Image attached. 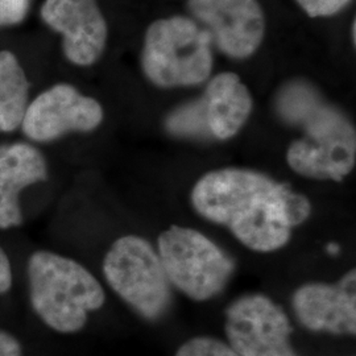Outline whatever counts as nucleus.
Masks as SVG:
<instances>
[{"label": "nucleus", "mask_w": 356, "mask_h": 356, "mask_svg": "<svg viewBox=\"0 0 356 356\" xmlns=\"http://www.w3.org/2000/svg\"><path fill=\"white\" fill-rule=\"evenodd\" d=\"M201 216L226 226L243 245L273 252L289 242L292 229L310 216V202L288 184L260 172L223 168L206 173L191 191Z\"/></svg>", "instance_id": "1"}, {"label": "nucleus", "mask_w": 356, "mask_h": 356, "mask_svg": "<svg viewBox=\"0 0 356 356\" xmlns=\"http://www.w3.org/2000/svg\"><path fill=\"white\" fill-rule=\"evenodd\" d=\"M103 108L76 88L60 83L40 94L26 108L22 127L38 143L56 140L69 132H90L102 123Z\"/></svg>", "instance_id": "9"}, {"label": "nucleus", "mask_w": 356, "mask_h": 356, "mask_svg": "<svg viewBox=\"0 0 356 356\" xmlns=\"http://www.w3.org/2000/svg\"><path fill=\"white\" fill-rule=\"evenodd\" d=\"M175 356H241L227 342L213 337H195L182 344Z\"/></svg>", "instance_id": "16"}, {"label": "nucleus", "mask_w": 356, "mask_h": 356, "mask_svg": "<svg viewBox=\"0 0 356 356\" xmlns=\"http://www.w3.org/2000/svg\"><path fill=\"white\" fill-rule=\"evenodd\" d=\"M194 20L219 51L234 60L254 54L266 38V15L259 0H188Z\"/></svg>", "instance_id": "8"}, {"label": "nucleus", "mask_w": 356, "mask_h": 356, "mask_svg": "<svg viewBox=\"0 0 356 356\" xmlns=\"http://www.w3.org/2000/svg\"><path fill=\"white\" fill-rule=\"evenodd\" d=\"M200 99L211 139L229 140L247 123L254 99L241 76L223 72L213 76Z\"/></svg>", "instance_id": "12"}, {"label": "nucleus", "mask_w": 356, "mask_h": 356, "mask_svg": "<svg viewBox=\"0 0 356 356\" xmlns=\"http://www.w3.org/2000/svg\"><path fill=\"white\" fill-rule=\"evenodd\" d=\"M355 26H356V23L355 22H353V29H351V31H353V41H354V42H355Z\"/></svg>", "instance_id": "22"}, {"label": "nucleus", "mask_w": 356, "mask_h": 356, "mask_svg": "<svg viewBox=\"0 0 356 356\" xmlns=\"http://www.w3.org/2000/svg\"><path fill=\"white\" fill-rule=\"evenodd\" d=\"M169 134L186 139H211L204 123L200 99L185 103L173 110L166 118Z\"/></svg>", "instance_id": "15"}, {"label": "nucleus", "mask_w": 356, "mask_h": 356, "mask_svg": "<svg viewBox=\"0 0 356 356\" xmlns=\"http://www.w3.org/2000/svg\"><path fill=\"white\" fill-rule=\"evenodd\" d=\"M213 40L194 19L169 16L148 26L141 51L144 76L161 89L189 88L210 79Z\"/></svg>", "instance_id": "4"}, {"label": "nucleus", "mask_w": 356, "mask_h": 356, "mask_svg": "<svg viewBox=\"0 0 356 356\" xmlns=\"http://www.w3.org/2000/svg\"><path fill=\"white\" fill-rule=\"evenodd\" d=\"M276 111L291 126L304 131L293 141L286 161L301 176L342 181L356 163L355 128L337 107L326 102L313 85L292 81L276 97Z\"/></svg>", "instance_id": "2"}, {"label": "nucleus", "mask_w": 356, "mask_h": 356, "mask_svg": "<svg viewBox=\"0 0 356 356\" xmlns=\"http://www.w3.org/2000/svg\"><path fill=\"white\" fill-rule=\"evenodd\" d=\"M292 304L296 317L307 330L355 335V270L337 284H306L296 291Z\"/></svg>", "instance_id": "11"}, {"label": "nucleus", "mask_w": 356, "mask_h": 356, "mask_svg": "<svg viewBox=\"0 0 356 356\" xmlns=\"http://www.w3.org/2000/svg\"><path fill=\"white\" fill-rule=\"evenodd\" d=\"M28 81L11 51H0V132L22 126L28 108Z\"/></svg>", "instance_id": "14"}, {"label": "nucleus", "mask_w": 356, "mask_h": 356, "mask_svg": "<svg viewBox=\"0 0 356 356\" xmlns=\"http://www.w3.org/2000/svg\"><path fill=\"white\" fill-rule=\"evenodd\" d=\"M41 16L63 35L65 56L78 66H90L102 56L107 24L97 0H45Z\"/></svg>", "instance_id": "10"}, {"label": "nucleus", "mask_w": 356, "mask_h": 356, "mask_svg": "<svg viewBox=\"0 0 356 356\" xmlns=\"http://www.w3.org/2000/svg\"><path fill=\"white\" fill-rule=\"evenodd\" d=\"M327 251H329L331 254H339L341 247H339L337 243H330V244L327 245Z\"/></svg>", "instance_id": "21"}, {"label": "nucleus", "mask_w": 356, "mask_h": 356, "mask_svg": "<svg viewBox=\"0 0 356 356\" xmlns=\"http://www.w3.org/2000/svg\"><path fill=\"white\" fill-rule=\"evenodd\" d=\"M103 273L119 297L141 317L156 321L169 310L170 281L156 250L140 236L118 239L104 257Z\"/></svg>", "instance_id": "6"}, {"label": "nucleus", "mask_w": 356, "mask_h": 356, "mask_svg": "<svg viewBox=\"0 0 356 356\" xmlns=\"http://www.w3.org/2000/svg\"><path fill=\"white\" fill-rule=\"evenodd\" d=\"M227 343L241 356H298L293 327L281 306L263 294L238 298L226 310Z\"/></svg>", "instance_id": "7"}, {"label": "nucleus", "mask_w": 356, "mask_h": 356, "mask_svg": "<svg viewBox=\"0 0 356 356\" xmlns=\"http://www.w3.org/2000/svg\"><path fill=\"white\" fill-rule=\"evenodd\" d=\"M0 356H23L20 342L6 331L0 330Z\"/></svg>", "instance_id": "19"}, {"label": "nucleus", "mask_w": 356, "mask_h": 356, "mask_svg": "<svg viewBox=\"0 0 356 356\" xmlns=\"http://www.w3.org/2000/svg\"><path fill=\"white\" fill-rule=\"evenodd\" d=\"M47 177V161L35 147L17 143L0 148V229L22 225L20 193Z\"/></svg>", "instance_id": "13"}, {"label": "nucleus", "mask_w": 356, "mask_h": 356, "mask_svg": "<svg viewBox=\"0 0 356 356\" xmlns=\"http://www.w3.org/2000/svg\"><path fill=\"white\" fill-rule=\"evenodd\" d=\"M29 0H0V26L20 23L28 10Z\"/></svg>", "instance_id": "18"}, {"label": "nucleus", "mask_w": 356, "mask_h": 356, "mask_svg": "<svg viewBox=\"0 0 356 356\" xmlns=\"http://www.w3.org/2000/svg\"><path fill=\"white\" fill-rule=\"evenodd\" d=\"M304 13L316 17H330L342 13L353 0H296Z\"/></svg>", "instance_id": "17"}, {"label": "nucleus", "mask_w": 356, "mask_h": 356, "mask_svg": "<svg viewBox=\"0 0 356 356\" xmlns=\"http://www.w3.org/2000/svg\"><path fill=\"white\" fill-rule=\"evenodd\" d=\"M13 286V270L8 256L0 247V294L8 292Z\"/></svg>", "instance_id": "20"}, {"label": "nucleus", "mask_w": 356, "mask_h": 356, "mask_svg": "<svg viewBox=\"0 0 356 356\" xmlns=\"http://www.w3.org/2000/svg\"><path fill=\"white\" fill-rule=\"evenodd\" d=\"M157 250L170 284L194 301L214 298L235 270L229 254L197 229L169 227L160 234Z\"/></svg>", "instance_id": "5"}, {"label": "nucleus", "mask_w": 356, "mask_h": 356, "mask_svg": "<svg viewBox=\"0 0 356 356\" xmlns=\"http://www.w3.org/2000/svg\"><path fill=\"white\" fill-rule=\"evenodd\" d=\"M28 279L35 313L57 332L82 330L90 313L99 310L106 300L102 285L86 268L49 251L31 254Z\"/></svg>", "instance_id": "3"}]
</instances>
